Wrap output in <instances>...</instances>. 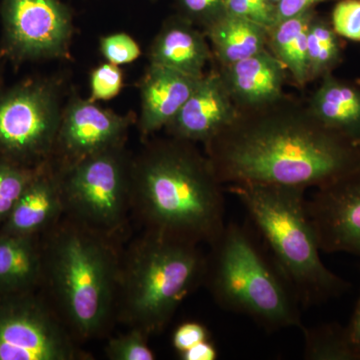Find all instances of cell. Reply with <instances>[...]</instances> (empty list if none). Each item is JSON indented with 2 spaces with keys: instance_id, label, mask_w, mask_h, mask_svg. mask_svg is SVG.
Listing matches in <instances>:
<instances>
[{
  "instance_id": "cell-1",
  "label": "cell",
  "mask_w": 360,
  "mask_h": 360,
  "mask_svg": "<svg viewBox=\"0 0 360 360\" xmlns=\"http://www.w3.org/2000/svg\"><path fill=\"white\" fill-rule=\"evenodd\" d=\"M283 101L243 111L205 144L221 184L321 187L360 165V144Z\"/></svg>"
},
{
  "instance_id": "cell-2",
  "label": "cell",
  "mask_w": 360,
  "mask_h": 360,
  "mask_svg": "<svg viewBox=\"0 0 360 360\" xmlns=\"http://www.w3.org/2000/svg\"><path fill=\"white\" fill-rule=\"evenodd\" d=\"M222 186L191 142H160L131 165V210L146 231L210 246L226 225Z\"/></svg>"
},
{
  "instance_id": "cell-3",
  "label": "cell",
  "mask_w": 360,
  "mask_h": 360,
  "mask_svg": "<svg viewBox=\"0 0 360 360\" xmlns=\"http://www.w3.org/2000/svg\"><path fill=\"white\" fill-rule=\"evenodd\" d=\"M42 283L77 341L103 333L115 315L120 258L112 238L63 217L45 232Z\"/></svg>"
},
{
  "instance_id": "cell-4",
  "label": "cell",
  "mask_w": 360,
  "mask_h": 360,
  "mask_svg": "<svg viewBox=\"0 0 360 360\" xmlns=\"http://www.w3.org/2000/svg\"><path fill=\"white\" fill-rule=\"evenodd\" d=\"M245 206L269 246L277 269L300 304H319L347 292L350 284L322 262L302 187L262 184L227 186Z\"/></svg>"
},
{
  "instance_id": "cell-5",
  "label": "cell",
  "mask_w": 360,
  "mask_h": 360,
  "mask_svg": "<svg viewBox=\"0 0 360 360\" xmlns=\"http://www.w3.org/2000/svg\"><path fill=\"white\" fill-rule=\"evenodd\" d=\"M205 272L198 245L146 231L120 260L115 316L148 336L160 333Z\"/></svg>"
},
{
  "instance_id": "cell-6",
  "label": "cell",
  "mask_w": 360,
  "mask_h": 360,
  "mask_svg": "<svg viewBox=\"0 0 360 360\" xmlns=\"http://www.w3.org/2000/svg\"><path fill=\"white\" fill-rule=\"evenodd\" d=\"M210 250L203 283L219 307L246 315L267 330L302 328L300 303L246 229L225 225Z\"/></svg>"
},
{
  "instance_id": "cell-7",
  "label": "cell",
  "mask_w": 360,
  "mask_h": 360,
  "mask_svg": "<svg viewBox=\"0 0 360 360\" xmlns=\"http://www.w3.org/2000/svg\"><path fill=\"white\" fill-rule=\"evenodd\" d=\"M65 215L112 238L131 212V165L120 146L71 163L60 179Z\"/></svg>"
},
{
  "instance_id": "cell-8",
  "label": "cell",
  "mask_w": 360,
  "mask_h": 360,
  "mask_svg": "<svg viewBox=\"0 0 360 360\" xmlns=\"http://www.w3.org/2000/svg\"><path fill=\"white\" fill-rule=\"evenodd\" d=\"M32 292L0 295V360L89 359L51 302Z\"/></svg>"
},
{
  "instance_id": "cell-9",
  "label": "cell",
  "mask_w": 360,
  "mask_h": 360,
  "mask_svg": "<svg viewBox=\"0 0 360 360\" xmlns=\"http://www.w3.org/2000/svg\"><path fill=\"white\" fill-rule=\"evenodd\" d=\"M61 118L46 85L26 82L0 94V158L28 167L51 153Z\"/></svg>"
},
{
  "instance_id": "cell-10",
  "label": "cell",
  "mask_w": 360,
  "mask_h": 360,
  "mask_svg": "<svg viewBox=\"0 0 360 360\" xmlns=\"http://www.w3.org/2000/svg\"><path fill=\"white\" fill-rule=\"evenodd\" d=\"M2 22L7 51L15 58L65 56L72 25L58 0H4Z\"/></svg>"
},
{
  "instance_id": "cell-11",
  "label": "cell",
  "mask_w": 360,
  "mask_h": 360,
  "mask_svg": "<svg viewBox=\"0 0 360 360\" xmlns=\"http://www.w3.org/2000/svg\"><path fill=\"white\" fill-rule=\"evenodd\" d=\"M307 210L321 251L360 257V165L319 187Z\"/></svg>"
},
{
  "instance_id": "cell-12",
  "label": "cell",
  "mask_w": 360,
  "mask_h": 360,
  "mask_svg": "<svg viewBox=\"0 0 360 360\" xmlns=\"http://www.w3.org/2000/svg\"><path fill=\"white\" fill-rule=\"evenodd\" d=\"M240 110L221 73L203 75L179 115L167 125L174 139L207 144L238 120Z\"/></svg>"
},
{
  "instance_id": "cell-13",
  "label": "cell",
  "mask_w": 360,
  "mask_h": 360,
  "mask_svg": "<svg viewBox=\"0 0 360 360\" xmlns=\"http://www.w3.org/2000/svg\"><path fill=\"white\" fill-rule=\"evenodd\" d=\"M127 129L125 118L99 108L94 101L77 99L61 118L56 141L75 162L120 146Z\"/></svg>"
},
{
  "instance_id": "cell-14",
  "label": "cell",
  "mask_w": 360,
  "mask_h": 360,
  "mask_svg": "<svg viewBox=\"0 0 360 360\" xmlns=\"http://www.w3.org/2000/svg\"><path fill=\"white\" fill-rule=\"evenodd\" d=\"M222 68L239 110H260L283 101L286 70L269 49Z\"/></svg>"
},
{
  "instance_id": "cell-15",
  "label": "cell",
  "mask_w": 360,
  "mask_h": 360,
  "mask_svg": "<svg viewBox=\"0 0 360 360\" xmlns=\"http://www.w3.org/2000/svg\"><path fill=\"white\" fill-rule=\"evenodd\" d=\"M65 217L60 179L37 170L13 206L0 233L37 236L46 232Z\"/></svg>"
},
{
  "instance_id": "cell-16",
  "label": "cell",
  "mask_w": 360,
  "mask_h": 360,
  "mask_svg": "<svg viewBox=\"0 0 360 360\" xmlns=\"http://www.w3.org/2000/svg\"><path fill=\"white\" fill-rule=\"evenodd\" d=\"M200 78L151 65L141 87L142 132L153 134L167 127L193 94Z\"/></svg>"
},
{
  "instance_id": "cell-17",
  "label": "cell",
  "mask_w": 360,
  "mask_h": 360,
  "mask_svg": "<svg viewBox=\"0 0 360 360\" xmlns=\"http://www.w3.org/2000/svg\"><path fill=\"white\" fill-rule=\"evenodd\" d=\"M324 127L360 144V87L333 77L321 78L307 104Z\"/></svg>"
},
{
  "instance_id": "cell-18",
  "label": "cell",
  "mask_w": 360,
  "mask_h": 360,
  "mask_svg": "<svg viewBox=\"0 0 360 360\" xmlns=\"http://www.w3.org/2000/svg\"><path fill=\"white\" fill-rule=\"evenodd\" d=\"M212 58L207 42L198 30L184 23L163 28L150 51L151 65L170 68L184 75L202 77Z\"/></svg>"
},
{
  "instance_id": "cell-19",
  "label": "cell",
  "mask_w": 360,
  "mask_h": 360,
  "mask_svg": "<svg viewBox=\"0 0 360 360\" xmlns=\"http://www.w3.org/2000/svg\"><path fill=\"white\" fill-rule=\"evenodd\" d=\"M42 283V246L37 236L0 233V295L34 290Z\"/></svg>"
},
{
  "instance_id": "cell-20",
  "label": "cell",
  "mask_w": 360,
  "mask_h": 360,
  "mask_svg": "<svg viewBox=\"0 0 360 360\" xmlns=\"http://www.w3.org/2000/svg\"><path fill=\"white\" fill-rule=\"evenodd\" d=\"M269 30L253 21L224 13L207 25V37L224 68L267 49Z\"/></svg>"
},
{
  "instance_id": "cell-21",
  "label": "cell",
  "mask_w": 360,
  "mask_h": 360,
  "mask_svg": "<svg viewBox=\"0 0 360 360\" xmlns=\"http://www.w3.org/2000/svg\"><path fill=\"white\" fill-rule=\"evenodd\" d=\"M314 15L310 9L276 23L269 30L270 51L300 85L309 82L307 30Z\"/></svg>"
},
{
  "instance_id": "cell-22",
  "label": "cell",
  "mask_w": 360,
  "mask_h": 360,
  "mask_svg": "<svg viewBox=\"0 0 360 360\" xmlns=\"http://www.w3.org/2000/svg\"><path fill=\"white\" fill-rule=\"evenodd\" d=\"M341 59L342 49L340 37L330 23L314 15L307 30L309 82L333 73Z\"/></svg>"
},
{
  "instance_id": "cell-23",
  "label": "cell",
  "mask_w": 360,
  "mask_h": 360,
  "mask_svg": "<svg viewBox=\"0 0 360 360\" xmlns=\"http://www.w3.org/2000/svg\"><path fill=\"white\" fill-rule=\"evenodd\" d=\"M302 328L305 359L359 360L350 342L347 328L338 323H324Z\"/></svg>"
},
{
  "instance_id": "cell-24",
  "label": "cell",
  "mask_w": 360,
  "mask_h": 360,
  "mask_svg": "<svg viewBox=\"0 0 360 360\" xmlns=\"http://www.w3.org/2000/svg\"><path fill=\"white\" fill-rule=\"evenodd\" d=\"M37 170L0 158V226L23 193Z\"/></svg>"
},
{
  "instance_id": "cell-25",
  "label": "cell",
  "mask_w": 360,
  "mask_h": 360,
  "mask_svg": "<svg viewBox=\"0 0 360 360\" xmlns=\"http://www.w3.org/2000/svg\"><path fill=\"white\" fill-rule=\"evenodd\" d=\"M148 335L139 328L110 338L105 355L111 360H153L155 355L148 345Z\"/></svg>"
},
{
  "instance_id": "cell-26",
  "label": "cell",
  "mask_w": 360,
  "mask_h": 360,
  "mask_svg": "<svg viewBox=\"0 0 360 360\" xmlns=\"http://www.w3.org/2000/svg\"><path fill=\"white\" fill-rule=\"evenodd\" d=\"M331 26L336 34L360 42V0H341L333 8Z\"/></svg>"
},
{
  "instance_id": "cell-27",
  "label": "cell",
  "mask_w": 360,
  "mask_h": 360,
  "mask_svg": "<svg viewBox=\"0 0 360 360\" xmlns=\"http://www.w3.org/2000/svg\"><path fill=\"white\" fill-rule=\"evenodd\" d=\"M122 87V72L118 65L108 63L91 73L90 92L92 101H108L120 94Z\"/></svg>"
},
{
  "instance_id": "cell-28",
  "label": "cell",
  "mask_w": 360,
  "mask_h": 360,
  "mask_svg": "<svg viewBox=\"0 0 360 360\" xmlns=\"http://www.w3.org/2000/svg\"><path fill=\"white\" fill-rule=\"evenodd\" d=\"M101 49L108 63L118 66L132 63L141 56L139 44L125 33H115L103 37Z\"/></svg>"
},
{
  "instance_id": "cell-29",
  "label": "cell",
  "mask_w": 360,
  "mask_h": 360,
  "mask_svg": "<svg viewBox=\"0 0 360 360\" xmlns=\"http://www.w3.org/2000/svg\"><path fill=\"white\" fill-rule=\"evenodd\" d=\"M207 340V329L202 324L194 321L180 324L172 336V343L179 354Z\"/></svg>"
},
{
  "instance_id": "cell-30",
  "label": "cell",
  "mask_w": 360,
  "mask_h": 360,
  "mask_svg": "<svg viewBox=\"0 0 360 360\" xmlns=\"http://www.w3.org/2000/svg\"><path fill=\"white\" fill-rule=\"evenodd\" d=\"M225 0H180L184 11L193 18L210 25L224 13Z\"/></svg>"
},
{
  "instance_id": "cell-31",
  "label": "cell",
  "mask_w": 360,
  "mask_h": 360,
  "mask_svg": "<svg viewBox=\"0 0 360 360\" xmlns=\"http://www.w3.org/2000/svg\"><path fill=\"white\" fill-rule=\"evenodd\" d=\"M224 13L253 21V22L264 26L267 30H270L274 26L271 20H269L255 6H251L248 0H225Z\"/></svg>"
},
{
  "instance_id": "cell-32",
  "label": "cell",
  "mask_w": 360,
  "mask_h": 360,
  "mask_svg": "<svg viewBox=\"0 0 360 360\" xmlns=\"http://www.w3.org/2000/svg\"><path fill=\"white\" fill-rule=\"evenodd\" d=\"M326 0H281L276 4V23L310 11L315 4Z\"/></svg>"
},
{
  "instance_id": "cell-33",
  "label": "cell",
  "mask_w": 360,
  "mask_h": 360,
  "mask_svg": "<svg viewBox=\"0 0 360 360\" xmlns=\"http://www.w3.org/2000/svg\"><path fill=\"white\" fill-rule=\"evenodd\" d=\"M184 360H215L217 359V350L210 341L205 340L186 352L179 354Z\"/></svg>"
},
{
  "instance_id": "cell-34",
  "label": "cell",
  "mask_w": 360,
  "mask_h": 360,
  "mask_svg": "<svg viewBox=\"0 0 360 360\" xmlns=\"http://www.w3.org/2000/svg\"><path fill=\"white\" fill-rule=\"evenodd\" d=\"M347 328L350 342H352V347L359 355L360 360V296L356 307H355L352 321H350Z\"/></svg>"
},
{
  "instance_id": "cell-35",
  "label": "cell",
  "mask_w": 360,
  "mask_h": 360,
  "mask_svg": "<svg viewBox=\"0 0 360 360\" xmlns=\"http://www.w3.org/2000/svg\"><path fill=\"white\" fill-rule=\"evenodd\" d=\"M248 2L257 8L260 13L264 14L269 20H271L274 23V26L276 25V4H271L269 0H248ZM272 26V27H274Z\"/></svg>"
},
{
  "instance_id": "cell-36",
  "label": "cell",
  "mask_w": 360,
  "mask_h": 360,
  "mask_svg": "<svg viewBox=\"0 0 360 360\" xmlns=\"http://www.w3.org/2000/svg\"><path fill=\"white\" fill-rule=\"evenodd\" d=\"M269 2H271V4H278L279 1H281V0H269Z\"/></svg>"
}]
</instances>
